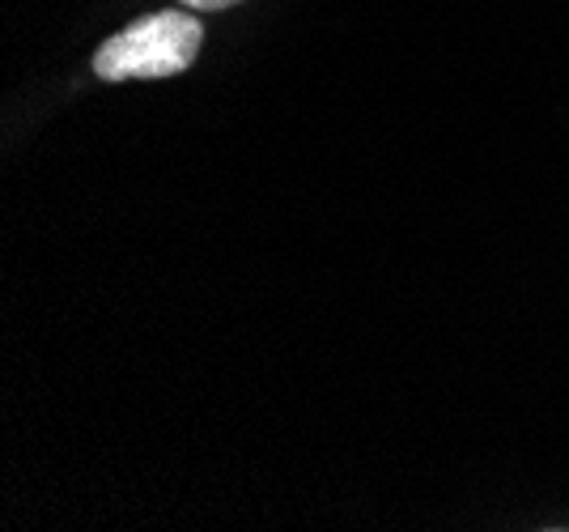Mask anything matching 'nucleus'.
<instances>
[{
    "label": "nucleus",
    "instance_id": "1",
    "mask_svg": "<svg viewBox=\"0 0 569 532\" xmlns=\"http://www.w3.org/2000/svg\"><path fill=\"white\" fill-rule=\"evenodd\" d=\"M204 30L191 13H153L144 22L128 26L123 35L107 39L94 56V73L102 81H137V77H174L183 73Z\"/></svg>",
    "mask_w": 569,
    "mask_h": 532
},
{
    "label": "nucleus",
    "instance_id": "2",
    "mask_svg": "<svg viewBox=\"0 0 569 532\" xmlns=\"http://www.w3.org/2000/svg\"><path fill=\"white\" fill-rule=\"evenodd\" d=\"M183 4H191V9H230L238 0H183Z\"/></svg>",
    "mask_w": 569,
    "mask_h": 532
}]
</instances>
